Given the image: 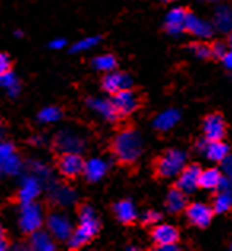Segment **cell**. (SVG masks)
<instances>
[{
  "label": "cell",
  "instance_id": "obj_38",
  "mask_svg": "<svg viewBox=\"0 0 232 251\" xmlns=\"http://www.w3.org/2000/svg\"><path fill=\"white\" fill-rule=\"evenodd\" d=\"M8 70H11V59L5 52H0V76L6 74Z\"/></svg>",
  "mask_w": 232,
  "mask_h": 251
},
{
  "label": "cell",
  "instance_id": "obj_45",
  "mask_svg": "<svg viewBox=\"0 0 232 251\" xmlns=\"http://www.w3.org/2000/svg\"><path fill=\"white\" fill-rule=\"evenodd\" d=\"M0 237H5V234H3V229H2V226H0Z\"/></svg>",
  "mask_w": 232,
  "mask_h": 251
},
{
  "label": "cell",
  "instance_id": "obj_39",
  "mask_svg": "<svg viewBox=\"0 0 232 251\" xmlns=\"http://www.w3.org/2000/svg\"><path fill=\"white\" fill-rule=\"evenodd\" d=\"M65 45H67V40H65V38H54V40L50 42L48 46L51 50H62Z\"/></svg>",
  "mask_w": 232,
  "mask_h": 251
},
{
  "label": "cell",
  "instance_id": "obj_33",
  "mask_svg": "<svg viewBox=\"0 0 232 251\" xmlns=\"http://www.w3.org/2000/svg\"><path fill=\"white\" fill-rule=\"evenodd\" d=\"M101 42V37H86L83 40L77 42L74 46L70 48V52H83V51H88L91 48H94L96 45H99Z\"/></svg>",
  "mask_w": 232,
  "mask_h": 251
},
{
  "label": "cell",
  "instance_id": "obj_32",
  "mask_svg": "<svg viewBox=\"0 0 232 251\" xmlns=\"http://www.w3.org/2000/svg\"><path fill=\"white\" fill-rule=\"evenodd\" d=\"M30 172L32 175H35L40 181H52V175H51V170L48 166H45L43 162H30Z\"/></svg>",
  "mask_w": 232,
  "mask_h": 251
},
{
  "label": "cell",
  "instance_id": "obj_34",
  "mask_svg": "<svg viewBox=\"0 0 232 251\" xmlns=\"http://www.w3.org/2000/svg\"><path fill=\"white\" fill-rule=\"evenodd\" d=\"M191 51L194 52L196 57L199 59H210L211 57V50H210V43L207 42H194V43H191Z\"/></svg>",
  "mask_w": 232,
  "mask_h": 251
},
{
  "label": "cell",
  "instance_id": "obj_15",
  "mask_svg": "<svg viewBox=\"0 0 232 251\" xmlns=\"http://www.w3.org/2000/svg\"><path fill=\"white\" fill-rule=\"evenodd\" d=\"M40 191H42V181L38 180L35 175H26L21 181V188H19L18 199L21 203L34 202Z\"/></svg>",
  "mask_w": 232,
  "mask_h": 251
},
{
  "label": "cell",
  "instance_id": "obj_14",
  "mask_svg": "<svg viewBox=\"0 0 232 251\" xmlns=\"http://www.w3.org/2000/svg\"><path fill=\"white\" fill-rule=\"evenodd\" d=\"M83 147V138L72 130H62L56 138V148L62 153H81Z\"/></svg>",
  "mask_w": 232,
  "mask_h": 251
},
{
  "label": "cell",
  "instance_id": "obj_7",
  "mask_svg": "<svg viewBox=\"0 0 232 251\" xmlns=\"http://www.w3.org/2000/svg\"><path fill=\"white\" fill-rule=\"evenodd\" d=\"M204 137L207 140H223L228 134V124L221 113H210L204 118Z\"/></svg>",
  "mask_w": 232,
  "mask_h": 251
},
{
  "label": "cell",
  "instance_id": "obj_8",
  "mask_svg": "<svg viewBox=\"0 0 232 251\" xmlns=\"http://www.w3.org/2000/svg\"><path fill=\"white\" fill-rule=\"evenodd\" d=\"M199 164H186L180 174L177 175V188H180L184 194H193L199 189V175H201Z\"/></svg>",
  "mask_w": 232,
  "mask_h": 251
},
{
  "label": "cell",
  "instance_id": "obj_17",
  "mask_svg": "<svg viewBox=\"0 0 232 251\" xmlns=\"http://www.w3.org/2000/svg\"><path fill=\"white\" fill-rule=\"evenodd\" d=\"M107 172H108V162L102 159V157H92V159L84 162L83 167V175L89 183H96L99 180H102Z\"/></svg>",
  "mask_w": 232,
  "mask_h": 251
},
{
  "label": "cell",
  "instance_id": "obj_16",
  "mask_svg": "<svg viewBox=\"0 0 232 251\" xmlns=\"http://www.w3.org/2000/svg\"><path fill=\"white\" fill-rule=\"evenodd\" d=\"M188 10L181 8V6H175L172 8L164 19V29L169 32L170 35H180L184 32V19H186Z\"/></svg>",
  "mask_w": 232,
  "mask_h": 251
},
{
  "label": "cell",
  "instance_id": "obj_42",
  "mask_svg": "<svg viewBox=\"0 0 232 251\" xmlns=\"http://www.w3.org/2000/svg\"><path fill=\"white\" fill-rule=\"evenodd\" d=\"M157 250H162V251H174V250H178V245H177V243H172V245L157 247Z\"/></svg>",
  "mask_w": 232,
  "mask_h": 251
},
{
  "label": "cell",
  "instance_id": "obj_11",
  "mask_svg": "<svg viewBox=\"0 0 232 251\" xmlns=\"http://www.w3.org/2000/svg\"><path fill=\"white\" fill-rule=\"evenodd\" d=\"M130 86H132V78L128 74H124V72L111 70L107 72V75L102 78V89L111 96L121 89L130 88Z\"/></svg>",
  "mask_w": 232,
  "mask_h": 251
},
{
  "label": "cell",
  "instance_id": "obj_13",
  "mask_svg": "<svg viewBox=\"0 0 232 251\" xmlns=\"http://www.w3.org/2000/svg\"><path fill=\"white\" fill-rule=\"evenodd\" d=\"M184 32H188L191 35H196L199 38H208L213 35V27L207 21L196 16L194 13L188 11L186 19H184Z\"/></svg>",
  "mask_w": 232,
  "mask_h": 251
},
{
  "label": "cell",
  "instance_id": "obj_23",
  "mask_svg": "<svg viewBox=\"0 0 232 251\" xmlns=\"http://www.w3.org/2000/svg\"><path fill=\"white\" fill-rule=\"evenodd\" d=\"M180 121V111L175 110V108H170V110H165L162 113H159L155 118V129H157L159 132H165L172 129L174 126Z\"/></svg>",
  "mask_w": 232,
  "mask_h": 251
},
{
  "label": "cell",
  "instance_id": "obj_46",
  "mask_svg": "<svg viewBox=\"0 0 232 251\" xmlns=\"http://www.w3.org/2000/svg\"><path fill=\"white\" fill-rule=\"evenodd\" d=\"M2 135H3V127L0 126V137H2Z\"/></svg>",
  "mask_w": 232,
  "mask_h": 251
},
{
  "label": "cell",
  "instance_id": "obj_1",
  "mask_svg": "<svg viewBox=\"0 0 232 251\" xmlns=\"http://www.w3.org/2000/svg\"><path fill=\"white\" fill-rule=\"evenodd\" d=\"M111 151L116 159L124 164V166H130L135 164L143 153V140L142 135L138 134L135 129H124L113 138L111 143Z\"/></svg>",
  "mask_w": 232,
  "mask_h": 251
},
{
  "label": "cell",
  "instance_id": "obj_4",
  "mask_svg": "<svg viewBox=\"0 0 232 251\" xmlns=\"http://www.w3.org/2000/svg\"><path fill=\"white\" fill-rule=\"evenodd\" d=\"M43 224V211L38 203L27 202L21 203V211H19V227L23 232L32 234L42 227Z\"/></svg>",
  "mask_w": 232,
  "mask_h": 251
},
{
  "label": "cell",
  "instance_id": "obj_3",
  "mask_svg": "<svg viewBox=\"0 0 232 251\" xmlns=\"http://www.w3.org/2000/svg\"><path fill=\"white\" fill-rule=\"evenodd\" d=\"M186 166V154L181 150H167L156 159L155 170L159 178H174Z\"/></svg>",
  "mask_w": 232,
  "mask_h": 251
},
{
  "label": "cell",
  "instance_id": "obj_40",
  "mask_svg": "<svg viewBox=\"0 0 232 251\" xmlns=\"http://www.w3.org/2000/svg\"><path fill=\"white\" fill-rule=\"evenodd\" d=\"M221 61H223V64L226 65L229 70H232V50L231 48L226 52H224V56L221 57Z\"/></svg>",
  "mask_w": 232,
  "mask_h": 251
},
{
  "label": "cell",
  "instance_id": "obj_20",
  "mask_svg": "<svg viewBox=\"0 0 232 251\" xmlns=\"http://www.w3.org/2000/svg\"><path fill=\"white\" fill-rule=\"evenodd\" d=\"M204 154L208 161L223 162L229 156V145L223 140H207L204 148Z\"/></svg>",
  "mask_w": 232,
  "mask_h": 251
},
{
  "label": "cell",
  "instance_id": "obj_31",
  "mask_svg": "<svg viewBox=\"0 0 232 251\" xmlns=\"http://www.w3.org/2000/svg\"><path fill=\"white\" fill-rule=\"evenodd\" d=\"M215 25L223 32L232 29V11L229 8H220L215 15Z\"/></svg>",
  "mask_w": 232,
  "mask_h": 251
},
{
  "label": "cell",
  "instance_id": "obj_27",
  "mask_svg": "<svg viewBox=\"0 0 232 251\" xmlns=\"http://www.w3.org/2000/svg\"><path fill=\"white\" fill-rule=\"evenodd\" d=\"M92 67L99 72H111V70H116L118 67V61H116V56L115 54H101L94 57L92 61Z\"/></svg>",
  "mask_w": 232,
  "mask_h": 251
},
{
  "label": "cell",
  "instance_id": "obj_22",
  "mask_svg": "<svg viewBox=\"0 0 232 251\" xmlns=\"http://www.w3.org/2000/svg\"><path fill=\"white\" fill-rule=\"evenodd\" d=\"M113 211H115V216L118 218V221L121 224H132L137 220V208L129 199L116 202L113 205Z\"/></svg>",
  "mask_w": 232,
  "mask_h": 251
},
{
  "label": "cell",
  "instance_id": "obj_44",
  "mask_svg": "<svg viewBox=\"0 0 232 251\" xmlns=\"http://www.w3.org/2000/svg\"><path fill=\"white\" fill-rule=\"evenodd\" d=\"M229 32H231V34H229V38H228V46L232 50V29Z\"/></svg>",
  "mask_w": 232,
  "mask_h": 251
},
{
  "label": "cell",
  "instance_id": "obj_6",
  "mask_svg": "<svg viewBox=\"0 0 232 251\" xmlns=\"http://www.w3.org/2000/svg\"><path fill=\"white\" fill-rule=\"evenodd\" d=\"M183 211L189 220V223L199 229L208 227L211 220H213V215H215L213 208H211L210 205H207V203H202V202L189 203V205H186V208H184Z\"/></svg>",
  "mask_w": 232,
  "mask_h": 251
},
{
  "label": "cell",
  "instance_id": "obj_50",
  "mask_svg": "<svg viewBox=\"0 0 232 251\" xmlns=\"http://www.w3.org/2000/svg\"><path fill=\"white\" fill-rule=\"evenodd\" d=\"M231 250H232V245H231Z\"/></svg>",
  "mask_w": 232,
  "mask_h": 251
},
{
  "label": "cell",
  "instance_id": "obj_25",
  "mask_svg": "<svg viewBox=\"0 0 232 251\" xmlns=\"http://www.w3.org/2000/svg\"><path fill=\"white\" fill-rule=\"evenodd\" d=\"M52 201H54L57 205H62V207H69L72 203L75 202V191L69 188V186H62V184H59V186H54L52 188Z\"/></svg>",
  "mask_w": 232,
  "mask_h": 251
},
{
  "label": "cell",
  "instance_id": "obj_49",
  "mask_svg": "<svg viewBox=\"0 0 232 251\" xmlns=\"http://www.w3.org/2000/svg\"><path fill=\"white\" fill-rule=\"evenodd\" d=\"M0 176H2V172H0Z\"/></svg>",
  "mask_w": 232,
  "mask_h": 251
},
{
  "label": "cell",
  "instance_id": "obj_30",
  "mask_svg": "<svg viewBox=\"0 0 232 251\" xmlns=\"http://www.w3.org/2000/svg\"><path fill=\"white\" fill-rule=\"evenodd\" d=\"M231 207H232V194L226 193V189H224L215 197L213 207L211 208H213L215 213H226V211L231 210Z\"/></svg>",
  "mask_w": 232,
  "mask_h": 251
},
{
  "label": "cell",
  "instance_id": "obj_43",
  "mask_svg": "<svg viewBox=\"0 0 232 251\" xmlns=\"http://www.w3.org/2000/svg\"><path fill=\"white\" fill-rule=\"evenodd\" d=\"M8 250V242L5 240V237H0V251Z\"/></svg>",
  "mask_w": 232,
  "mask_h": 251
},
{
  "label": "cell",
  "instance_id": "obj_21",
  "mask_svg": "<svg viewBox=\"0 0 232 251\" xmlns=\"http://www.w3.org/2000/svg\"><path fill=\"white\" fill-rule=\"evenodd\" d=\"M188 194H184L180 188H172L169 193H167V197H165V208L169 210V213L172 215H177L183 211L188 205V199H186Z\"/></svg>",
  "mask_w": 232,
  "mask_h": 251
},
{
  "label": "cell",
  "instance_id": "obj_9",
  "mask_svg": "<svg viewBox=\"0 0 232 251\" xmlns=\"http://www.w3.org/2000/svg\"><path fill=\"white\" fill-rule=\"evenodd\" d=\"M46 226H48V230L52 239L56 240H69V237L72 234V223L65 215L62 213H51L46 220Z\"/></svg>",
  "mask_w": 232,
  "mask_h": 251
},
{
  "label": "cell",
  "instance_id": "obj_37",
  "mask_svg": "<svg viewBox=\"0 0 232 251\" xmlns=\"http://www.w3.org/2000/svg\"><path fill=\"white\" fill-rule=\"evenodd\" d=\"M16 150H15V145L8 143V142H0V162L5 161L6 157H10L11 154H15Z\"/></svg>",
  "mask_w": 232,
  "mask_h": 251
},
{
  "label": "cell",
  "instance_id": "obj_2",
  "mask_svg": "<svg viewBox=\"0 0 232 251\" xmlns=\"http://www.w3.org/2000/svg\"><path fill=\"white\" fill-rule=\"evenodd\" d=\"M101 229V221L96 215L94 208L91 205H83L79 210V224L78 227L72 230L69 237V247L72 250H78L84 247L86 243H89L96 237V234Z\"/></svg>",
  "mask_w": 232,
  "mask_h": 251
},
{
  "label": "cell",
  "instance_id": "obj_26",
  "mask_svg": "<svg viewBox=\"0 0 232 251\" xmlns=\"http://www.w3.org/2000/svg\"><path fill=\"white\" fill-rule=\"evenodd\" d=\"M0 86L6 91V94L10 97H16L21 92V83H19L18 76L11 70H8L6 74L0 76Z\"/></svg>",
  "mask_w": 232,
  "mask_h": 251
},
{
  "label": "cell",
  "instance_id": "obj_5",
  "mask_svg": "<svg viewBox=\"0 0 232 251\" xmlns=\"http://www.w3.org/2000/svg\"><path fill=\"white\" fill-rule=\"evenodd\" d=\"M111 102H113V107L116 110L118 116H129L140 107L138 94L135 91H132L130 88L115 92L113 97H111Z\"/></svg>",
  "mask_w": 232,
  "mask_h": 251
},
{
  "label": "cell",
  "instance_id": "obj_28",
  "mask_svg": "<svg viewBox=\"0 0 232 251\" xmlns=\"http://www.w3.org/2000/svg\"><path fill=\"white\" fill-rule=\"evenodd\" d=\"M21 170H23V162L19 159L18 153L11 154L5 161L0 162V172H2V175H18Z\"/></svg>",
  "mask_w": 232,
  "mask_h": 251
},
{
  "label": "cell",
  "instance_id": "obj_48",
  "mask_svg": "<svg viewBox=\"0 0 232 251\" xmlns=\"http://www.w3.org/2000/svg\"><path fill=\"white\" fill-rule=\"evenodd\" d=\"M162 2H165V3H169V2H172V0H162Z\"/></svg>",
  "mask_w": 232,
  "mask_h": 251
},
{
  "label": "cell",
  "instance_id": "obj_35",
  "mask_svg": "<svg viewBox=\"0 0 232 251\" xmlns=\"http://www.w3.org/2000/svg\"><path fill=\"white\" fill-rule=\"evenodd\" d=\"M162 220V215L156 210H147L142 216V223L145 226H155L159 221Z\"/></svg>",
  "mask_w": 232,
  "mask_h": 251
},
{
  "label": "cell",
  "instance_id": "obj_24",
  "mask_svg": "<svg viewBox=\"0 0 232 251\" xmlns=\"http://www.w3.org/2000/svg\"><path fill=\"white\" fill-rule=\"evenodd\" d=\"M30 247L35 251H54L56 250V243L52 240L51 234L43 232V230H35V232L30 234Z\"/></svg>",
  "mask_w": 232,
  "mask_h": 251
},
{
  "label": "cell",
  "instance_id": "obj_36",
  "mask_svg": "<svg viewBox=\"0 0 232 251\" xmlns=\"http://www.w3.org/2000/svg\"><path fill=\"white\" fill-rule=\"evenodd\" d=\"M210 50H211V57L221 59L224 56V52L228 51V45L221 40H215L213 43H210Z\"/></svg>",
  "mask_w": 232,
  "mask_h": 251
},
{
  "label": "cell",
  "instance_id": "obj_10",
  "mask_svg": "<svg viewBox=\"0 0 232 251\" xmlns=\"http://www.w3.org/2000/svg\"><path fill=\"white\" fill-rule=\"evenodd\" d=\"M83 167L84 159L79 153H62L57 162V169L65 178H77L78 175H81Z\"/></svg>",
  "mask_w": 232,
  "mask_h": 251
},
{
  "label": "cell",
  "instance_id": "obj_18",
  "mask_svg": "<svg viewBox=\"0 0 232 251\" xmlns=\"http://www.w3.org/2000/svg\"><path fill=\"white\" fill-rule=\"evenodd\" d=\"M86 105L92 110L96 111V113H99L102 118H105L107 121L113 123L118 120V113L116 110L113 107V102L108 100V99H96V97H89L88 100H86Z\"/></svg>",
  "mask_w": 232,
  "mask_h": 251
},
{
  "label": "cell",
  "instance_id": "obj_47",
  "mask_svg": "<svg viewBox=\"0 0 232 251\" xmlns=\"http://www.w3.org/2000/svg\"><path fill=\"white\" fill-rule=\"evenodd\" d=\"M205 2H218V0H205Z\"/></svg>",
  "mask_w": 232,
  "mask_h": 251
},
{
  "label": "cell",
  "instance_id": "obj_12",
  "mask_svg": "<svg viewBox=\"0 0 232 251\" xmlns=\"http://www.w3.org/2000/svg\"><path fill=\"white\" fill-rule=\"evenodd\" d=\"M151 239L157 247L172 245V243H178L180 230L172 224H155L153 230H151Z\"/></svg>",
  "mask_w": 232,
  "mask_h": 251
},
{
  "label": "cell",
  "instance_id": "obj_41",
  "mask_svg": "<svg viewBox=\"0 0 232 251\" xmlns=\"http://www.w3.org/2000/svg\"><path fill=\"white\" fill-rule=\"evenodd\" d=\"M32 143L35 145V147H43L45 145V137H42V135H35V137H32V140H30Z\"/></svg>",
  "mask_w": 232,
  "mask_h": 251
},
{
  "label": "cell",
  "instance_id": "obj_29",
  "mask_svg": "<svg viewBox=\"0 0 232 251\" xmlns=\"http://www.w3.org/2000/svg\"><path fill=\"white\" fill-rule=\"evenodd\" d=\"M38 121L43 123V124H52V123H57L59 120L62 118V110L59 107H45L38 111Z\"/></svg>",
  "mask_w": 232,
  "mask_h": 251
},
{
  "label": "cell",
  "instance_id": "obj_19",
  "mask_svg": "<svg viewBox=\"0 0 232 251\" xmlns=\"http://www.w3.org/2000/svg\"><path fill=\"white\" fill-rule=\"evenodd\" d=\"M224 178L220 169L216 167H210L201 170V175H199V188L207 189V191H218L223 184Z\"/></svg>",
  "mask_w": 232,
  "mask_h": 251
}]
</instances>
